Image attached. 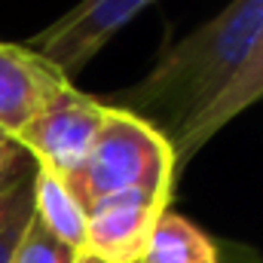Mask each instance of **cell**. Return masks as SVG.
I'll list each match as a JSON object with an SVG mask.
<instances>
[{"label":"cell","mask_w":263,"mask_h":263,"mask_svg":"<svg viewBox=\"0 0 263 263\" xmlns=\"http://www.w3.org/2000/svg\"><path fill=\"white\" fill-rule=\"evenodd\" d=\"M150 3L153 0H80L25 46L70 80Z\"/></svg>","instance_id":"4"},{"label":"cell","mask_w":263,"mask_h":263,"mask_svg":"<svg viewBox=\"0 0 263 263\" xmlns=\"http://www.w3.org/2000/svg\"><path fill=\"white\" fill-rule=\"evenodd\" d=\"M25 147L15 141V138H3L0 141V190L9 184V178L18 172V165L25 162Z\"/></svg>","instance_id":"12"},{"label":"cell","mask_w":263,"mask_h":263,"mask_svg":"<svg viewBox=\"0 0 263 263\" xmlns=\"http://www.w3.org/2000/svg\"><path fill=\"white\" fill-rule=\"evenodd\" d=\"M141 263H220V254L205 230H199L184 214L165 208L150 230Z\"/></svg>","instance_id":"9"},{"label":"cell","mask_w":263,"mask_h":263,"mask_svg":"<svg viewBox=\"0 0 263 263\" xmlns=\"http://www.w3.org/2000/svg\"><path fill=\"white\" fill-rule=\"evenodd\" d=\"M77 263H104V260H95V257H89V254H77Z\"/></svg>","instance_id":"13"},{"label":"cell","mask_w":263,"mask_h":263,"mask_svg":"<svg viewBox=\"0 0 263 263\" xmlns=\"http://www.w3.org/2000/svg\"><path fill=\"white\" fill-rule=\"evenodd\" d=\"M9 263H77V251L62 245L55 236H49L31 217V223L22 233V239H18V245H15Z\"/></svg>","instance_id":"11"},{"label":"cell","mask_w":263,"mask_h":263,"mask_svg":"<svg viewBox=\"0 0 263 263\" xmlns=\"http://www.w3.org/2000/svg\"><path fill=\"white\" fill-rule=\"evenodd\" d=\"M168 208L165 199L123 193L86 208V236L80 254L104 263H141L156 217Z\"/></svg>","instance_id":"5"},{"label":"cell","mask_w":263,"mask_h":263,"mask_svg":"<svg viewBox=\"0 0 263 263\" xmlns=\"http://www.w3.org/2000/svg\"><path fill=\"white\" fill-rule=\"evenodd\" d=\"M34 220L62 245L80 254L83 236H86V208L67 187V181L40 165L34 168Z\"/></svg>","instance_id":"8"},{"label":"cell","mask_w":263,"mask_h":263,"mask_svg":"<svg viewBox=\"0 0 263 263\" xmlns=\"http://www.w3.org/2000/svg\"><path fill=\"white\" fill-rule=\"evenodd\" d=\"M260 101H263V25L257 31V40H254L248 59L236 70V77L217 92V98L199 114L196 120L172 141L178 168H184L217 132L227 129L236 117H242L245 110H251Z\"/></svg>","instance_id":"7"},{"label":"cell","mask_w":263,"mask_h":263,"mask_svg":"<svg viewBox=\"0 0 263 263\" xmlns=\"http://www.w3.org/2000/svg\"><path fill=\"white\" fill-rule=\"evenodd\" d=\"M34 159L25 156L18 172L0 190V263L12 260V251L34 217Z\"/></svg>","instance_id":"10"},{"label":"cell","mask_w":263,"mask_h":263,"mask_svg":"<svg viewBox=\"0 0 263 263\" xmlns=\"http://www.w3.org/2000/svg\"><path fill=\"white\" fill-rule=\"evenodd\" d=\"M175 178L178 159L172 141L147 120L107 107L86 162L77 168L67 187L77 193L83 208L123 193H144L168 202Z\"/></svg>","instance_id":"2"},{"label":"cell","mask_w":263,"mask_h":263,"mask_svg":"<svg viewBox=\"0 0 263 263\" xmlns=\"http://www.w3.org/2000/svg\"><path fill=\"white\" fill-rule=\"evenodd\" d=\"M62 83L67 77L28 46L0 43V132L18 138Z\"/></svg>","instance_id":"6"},{"label":"cell","mask_w":263,"mask_h":263,"mask_svg":"<svg viewBox=\"0 0 263 263\" xmlns=\"http://www.w3.org/2000/svg\"><path fill=\"white\" fill-rule=\"evenodd\" d=\"M104 117V101L80 92L67 80L46 98V104L34 114V120L22 129L15 141L40 168L59 175L62 181H70L77 168L86 162Z\"/></svg>","instance_id":"3"},{"label":"cell","mask_w":263,"mask_h":263,"mask_svg":"<svg viewBox=\"0 0 263 263\" xmlns=\"http://www.w3.org/2000/svg\"><path fill=\"white\" fill-rule=\"evenodd\" d=\"M3 138H9V135H3V132H0V141H3Z\"/></svg>","instance_id":"14"},{"label":"cell","mask_w":263,"mask_h":263,"mask_svg":"<svg viewBox=\"0 0 263 263\" xmlns=\"http://www.w3.org/2000/svg\"><path fill=\"white\" fill-rule=\"evenodd\" d=\"M260 25L263 0H230L211 22L162 52L138 83L101 101L147 120L175 141L236 77Z\"/></svg>","instance_id":"1"}]
</instances>
